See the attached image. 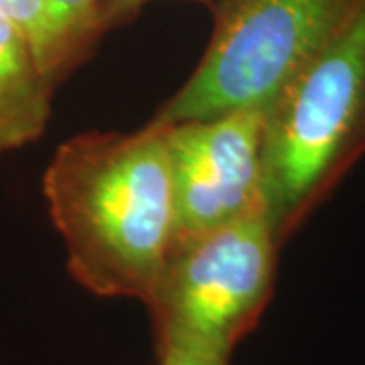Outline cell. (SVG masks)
Here are the masks:
<instances>
[{"mask_svg":"<svg viewBox=\"0 0 365 365\" xmlns=\"http://www.w3.org/2000/svg\"><path fill=\"white\" fill-rule=\"evenodd\" d=\"M63 63L69 66L104 29L106 0H45Z\"/></svg>","mask_w":365,"mask_h":365,"instance_id":"ba28073f","label":"cell"},{"mask_svg":"<svg viewBox=\"0 0 365 365\" xmlns=\"http://www.w3.org/2000/svg\"><path fill=\"white\" fill-rule=\"evenodd\" d=\"M51 96L53 83L43 76L23 33L0 16V155L45 132Z\"/></svg>","mask_w":365,"mask_h":365,"instance_id":"8992f818","label":"cell"},{"mask_svg":"<svg viewBox=\"0 0 365 365\" xmlns=\"http://www.w3.org/2000/svg\"><path fill=\"white\" fill-rule=\"evenodd\" d=\"M278 248L266 209L170 248L144 302L155 349L232 357L272 299Z\"/></svg>","mask_w":365,"mask_h":365,"instance_id":"3957f363","label":"cell"},{"mask_svg":"<svg viewBox=\"0 0 365 365\" xmlns=\"http://www.w3.org/2000/svg\"><path fill=\"white\" fill-rule=\"evenodd\" d=\"M359 0H225L201 63L157 114L165 122L266 112Z\"/></svg>","mask_w":365,"mask_h":365,"instance_id":"277c9868","label":"cell"},{"mask_svg":"<svg viewBox=\"0 0 365 365\" xmlns=\"http://www.w3.org/2000/svg\"><path fill=\"white\" fill-rule=\"evenodd\" d=\"M232 357L220 353L187 349V347H167L157 351V365H230Z\"/></svg>","mask_w":365,"mask_h":365,"instance_id":"9c48e42d","label":"cell"},{"mask_svg":"<svg viewBox=\"0 0 365 365\" xmlns=\"http://www.w3.org/2000/svg\"><path fill=\"white\" fill-rule=\"evenodd\" d=\"M262 130V110L167 122L173 189L170 248L266 209Z\"/></svg>","mask_w":365,"mask_h":365,"instance_id":"5b68a950","label":"cell"},{"mask_svg":"<svg viewBox=\"0 0 365 365\" xmlns=\"http://www.w3.org/2000/svg\"><path fill=\"white\" fill-rule=\"evenodd\" d=\"M0 16L23 33L43 76L55 86L67 67L49 23L45 0H0Z\"/></svg>","mask_w":365,"mask_h":365,"instance_id":"52a82bcc","label":"cell"},{"mask_svg":"<svg viewBox=\"0 0 365 365\" xmlns=\"http://www.w3.org/2000/svg\"><path fill=\"white\" fill-rule=\"evenodd\" d=\"M150 2V0H106L104 6V19L102 25L110 26L118 23L120 19L128 16V14L136 13L143 4Z\"/></svg>","mask_w":365,"mask_h":365,"instance_id":"30bf717a","label":"cell"},{"mask_svg":"<svg viewBox=\"0 0 365 365\" xmlns=\"http://www.w3.org/2000/svg\"><path fill=\"white\" fill-rule=\"evenodd\" d=\"M365 155V0L264 112V205L284 244Z\"/></svg>","mask_w":365,"mask_h":365,"instance_id":"7a4b0ae2","label":"cell"},{"mask_svg":"<svg viewBox=\"0 0 365 365\" xmlns=\"http://www.w3.org/2000/svg\"><path fill=\"white\" fill-rule=\"evenodd\" d=\"M43 193L71 276L96 297L144 304L173 244L167 122L69 138L43 175Z\"/></svg>","mask_w":365,"mask_h":365,"instance_id":"6da1fadb","label":"cell"}]
</instances>
